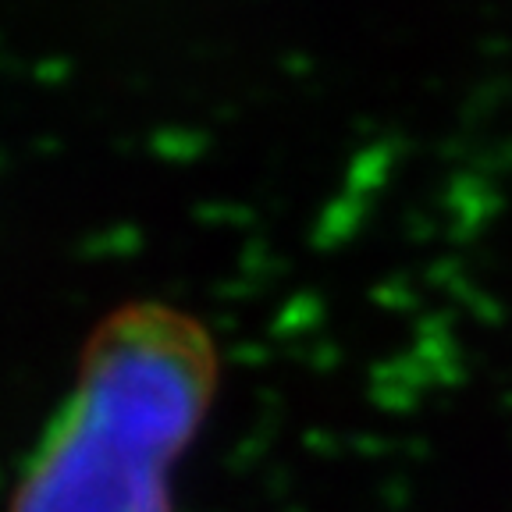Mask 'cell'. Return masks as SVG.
<instances>
[{
    "mask_svg": "<svg viewBox=\"0 0 512 512\" xmlns=\"http://www.w3.org/2000/svg\"><path fill=\"white\" fill-rule=\"evenodd\" d=\"M217 352L182 310L139 303L93 331L11 512H171V470L214 402Z\"/></svg>",
    "mask_w": 512,
    "mask_h": 512,
    "instance_id": "cell-1",
    "label": "cell"
}]
</instances>
